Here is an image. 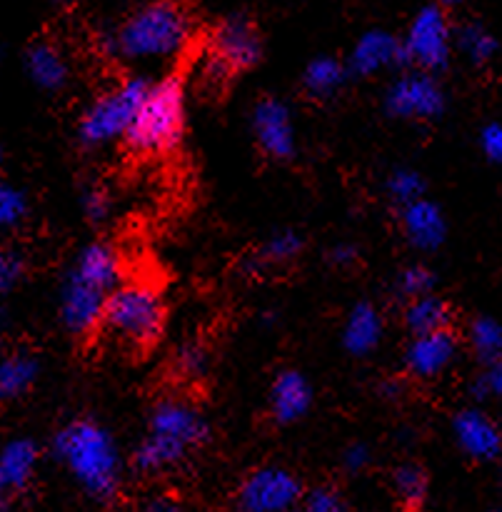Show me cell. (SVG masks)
Returning <instances> with one entry per match:
<instances>
[{
    "instance_id": "22",
    "label": "cell",
    "mask_w": 502,
    "mask_h": 512,
    "mask_svg": "<svg viewBox=\"0 0 502 512\" xmlns=\"http://www.w3.org/2000/svg\"><path fill=\"white\" fill-rule=\"evenodd\" d=\"M450 320H453V310L438 295H425L405 308V328L413 333V338L445 333L450 330Z\"/></svg>"
},
{
    "instance_id": "26",
    "label": "cell",
    "mask_w": 502,
    "mask_h": 512,
    "mask_svg": "<svg viewBox=\"0 0 502 512\" xmlns=\"http://www.w3.org/2000/svg\"><path fill=\"white\" fill-rule=\"evenodd\" d=\"M303 250V238L295 230H278L265 240L263 248L255 255V263L250 268H260V265H275V263H288L295 260Z\"/></svg>"
},
{
    "instance_id": "11",
    "label": "cell",
    "mask_w": 502,
    "mask_h": 512,
    "mask_svg": "<svg viewBox=\"0 0 502 512\" xmlns=\"http://www.w3.org/2000/svg\"><path fill=\"white\" fill-rule=\"evenodd\" d=\"M253 130L260 150L273 160L295 158V128L290 108L278 98H263L253 110Z\"/></svg>"
},
{
    "instance_id": "12",
    "label": "cell",
    "mask_w": 502,
    "mask_h": 512,
    "mask_svg": "<svg viewBox=\"0 0 502 512\" xmlns=\"http://www.w3.org/2000/svg\"><path fill=\"white\" fill-rule=\"evenodd\" d=\"M108 295L90 288L83 280L68 273L63 290H60V320L70 335H90L95 328L103 325V313Z\"/></svg>"
},
{
    "instance_id": "29",
    "label": "cell",
    "mask_w": 502,
    "mask_h": 512,
    "mask_svg": "<svg viewBox=\"0 0 502 512\" xmlns=\"http://www.w3.org/2000/svg\"><path fill=\"white\" fill-rule=\"evenodd\" d=\"M388 195L393 203H398L400 208H408V205L418 203L423 200L425 193V183H423V175L413 168H398L388 175Z\"/></svg>"
},
{
    "instance_id": "5",
    "label": "cell",
    "mask_w": 502,
    "mask_h": 512,
    "mask_svg": "<svg viewBox=\"0 0 502 512\" xmlns=\"http://www.w3.org/2000/svg\"><path fill=\"white\" fill-rule=\"evenodd\" d=\"M150 83L145 78H128L110 93L100 95L83 113L78 123V138L85 148H100L110 140L125 138L148 95Z\"/></svg>"
},
{
    "instance_id": "44",
    "label": "cell",
    "mask_w": 502,
    "mask_h": 512,
    "mask_svg": "<svg viewBox=\"0 0 502 512\" xmlns=\"http://www.w3.org/2000/svg\"><path fill=\"white\" fill-rule=\"evenodd\" d=\"M490 512H502V510H490Z\"/></svg>"
},
{
    "instance_id": "38",
    "label": "cell",
    "mask_w": 502,
    "mask_h": 512,
    "mask_svg": "<svg viewBox=\"0 0 502 512\" xmlns=\"http://www.w3.org/2000/svg\"><path fill=\"white\" fill-rule=\"evenodd\" d=\"M480 145H483V153L488 155L493 163H502V125L490 123L488 128L480 133Z\"/></svg>"
},
{
    "instance_id": "43",
    "label": "cell",
    "mask_w": 502,
    "mask_h": 512,
    "mask_svg": "<svg viewBox=\"0 0 502 512\" xmlns=\"http://www.w3.org/2000/svg\"><path fill=\"white\" fill-rule=\"evenodd\" d=\"M0 512H8V505H5L3 498H0Z\"/></svg>"
},
{
    "instance_id": "20",
    "label": "cell",
    "mask_w": 502,
    "mask_h": 512,
    "mask_svg": "<svg viewBox=\"0 0 502 512\" xmlns=\"http://www.w3.org/2000/svg\"><path fill=\"white\" fill-rule=\"evenodd\" d=\"M23 65L28 78L43 90H60L68 83V63L63 53L48 40H38L23 55Z\"/></svg>"
},
{
    "instance_id": "45",
    "label": "cell",
    "mask_w": 502,
    "mask_h": 512,
    "mask_svg": "<svg viewBox=\"0 0 502 512\" xmlns=\"http://www.w3.org/2000/svg\"><path fill=\"white\" fill-rule=\"evenodd\" d=\"M0 158H3V153H0Z\"/></svg>"
},
{
    "instance_id": "34",
    "label": "cell",
    "mask_w": 502,
    "mask_h": 512,
    "mask_svg": "<svg viewBox=\"0 0 502 512\" xmlns=\"http://www.w3.org/2000/svg\"><path fill=\"white\" fill-rule=\"evenodd\" d=\"M25 275V258L18 250H0V295L10 293Z\"/></svg>"
},
{
    "instance_id": "16",
    "label": "cell",
    "mask_w": 502,
    "mask_h": 512,
    "mask_svg": "<svg viewBox=\"0 0 502 512\" xmlns=\"http://www.w3.org/2000/svg\"><path fill=\"white\" fill-rule=\"evenodd\" d=\"M70 275L90 288L110 295L120 283V258L108 243H90L75 258Z\"/></svg>"
},
{
    "instance_id": "7",
    "label": "cell",
    "mask_w": 502,
    "mask_h": 512,
    "mask_svg": "<svg viewBox=\"0 0 502 512\" xmlns=\"http://www.w3.org/2000/svg\"><path fill=\"white\" fill-rule=\"evenodd\" d=\"M450 40H453V30H450V18L443 5H425L410 20L403 45L410 65L433 75L448 65Z\"/></svg>"
},
{
    "instance_id": "6",
    "label": "cell",
    "mask_w": 502,
    "mask_h": 512,
    "mask_svg": "<svg viewBox=\"0 0 502 512\" xmlns=\"http://www.w3.org/2000/svg\"><path fill=\"white\" fill-rule=\"evenodd\" d=\"M305 498L298 475L280 465L253 470L235 490V512H293Z\"/></svg>"
},
{
    "instance_id": "33",
    "label": "cell",
    "mask_w": 502,
    "mask_h": 512,
    "mask_svg": "<svg viewBox=\"0 0 502 512\" xmlns=\"http://www.w3.org/2000/svg\"><path fill=\"white\" fill-rule=\"evenodd\" d=\"M300 512H348V510H345L343 495H340L338 490L330 488V485H320V488H313L310 493H305Z\"/></svg>"
},
{
    "instance_id": "39",
    "label": "cell",
    "mask_w": 502,
    "mask_h": 512,
    "mask_svg": "<svg viewBox=\"0 0 502 512\" xmlns=\"http://www.w3.org/2000/svg\"><path fill=\"white\" fill-rule=\"evenodd\" d=\"M358 260V248L350 243H338L333 250H330V263L340 265V268H348Z\"/></svg>"
},
{
    "instance_id": "41",
    "label": "cell",
    "mask_w": 502,
    "mask_h": 512,
    "mask_svg": "<svg viewBox=\"0 0 502 512\" xmlns=\"http://www.w3.org/2000/svg\"><path fill=\"white\" fill-rule=\"evenodd\" d=\"M400 393H403V385H400L398 380H385V383L380 385V395H383V398L395 400Z\"/></svg>"
},
{
    "instance_id": "9",
    "label": "cell",
    "mask_w": 502,
    "mask_h": 512,
    "mask_svg": "<svg viewBox=\"0 0 502 512\" xmlns=\"http://www.w3.org/2000/svg\"><path fill=\"white\" fill-rule=\"evenodd\" d=\"M148 435L168 440L170 445H175V448L188 455L190 450L208 443L210 425L193 405L165 400V403L155 405L153 413H150Z\"/></svg>"
},
{
    "instance_id": "3",
    "label": "cell",
    "mask_w": 502,
    "mask_h": 512,
    "mask_svg": "<svg viewBox=\"0 0 502 512\" xmlns=\"http://www.w3.org/2000/svg\"><path fill=\"white\" fill-rule=\"evenodd\" d=\"M185 128V85L180 75L150 83L148 95L125 135V145L138 155H160L173 150Z\"/></svg>"
},
{
    "instance_id": "1",
    "label": "cell",
    "mask_w": 502,
    "mask_h": 512,
    "mask_svg": "<svg viewBox=\"0 0 502 512\" xmlns=\"http://www.w3.org/2000/svg\"><path fill=\"white\" fill-rule=\"evenodd\" d=\"M53 453L95 503H110L120 488V453L113 435L93 420H73L53 438Z\"/></svg>"
},
{
    "instance_id": "46",
    "label": "cell",
    "mask_w": 502,
    "mask_h": 512,
    "mask_svg": "<svg viewBox=\"0 0 502 512\" xmlns=\"http://www.w3.org/2000/svg\"><path fill=\"white\" fill-rule=\"evenodd\" d=\"M293 512H300V510H293Z\"/></svg>"
},
{
    "instance_id": "15",
    "label": "cell",
    "mask_w": 502,
    "mask_h": 512,
    "mask_svg": "<svg viewBox=\"0 0 502 512\" xmlns=\"http://www.w3.org/2000/svg\"><path fill=\"white\" fill-rule=\"evenodd\" d=\"M458 353V338L450 330L410 340L405 350V365L415 378H438L450 368Z\"/></svg>"
},
{
    "instance_id": "4",
    "label": "cell",
    "mask_w": 502,
    "mask_h": 512,
    "mask_svg": "<svg viewBox=\"0 0 502 512\" xmlns=\"http://www.w3.org/2000/svg\"><path fill=\"white\" fill-rule=\"evenodd\" d=\"M165 325V305L148 283L118 285L108 295L103 328L133 350H148L158 343Z\"/></svg>"
},
{
    "instance_id": "25",
    "label": "cell",
    "mask_w": 502,
    "mask_h": 512,
    "mask_svg": "<svg viewBox=\"0 0 502 512\" xmlns=\"http://www.w3.org/2000/svg\"><path fill=\"white\" fill-rule=\"evenodd\" d=\"M393 488L405 508L418 510L428 498V473L415 463L400 465L393 473Z\"/></svg>"
},
{
    "instance_id": "30",
    "label": "cell",
    "mask_w": 502,
    "mask_h": 512,
    "mask_svg": "<svg viewBox=\"0 0 502 512\" xmlns=\"http://www.w3.org/2000/svg\"><path fill=\"white\" fill-rule=\"evenodd\" d=\"M28 213V198L20 188L0 183V230L15 228Z\"/></svg>"
},
{
    "instance_id": "2",
    "label": "cell",
    "mask_w": 502,
    "mask_h": 512,
    "mask_svg": "<svg viewBox=\"0 0 502 512\" xmlns=\"http://www.w3.org/2000/svg\"><path fill=\"white\" fill-rule=\"evenodd\" d=\"M195 20L188 8L175 3H150L125 18L115 33L103 38L108 53L123 58H170L188 45Z\"/></svg>"
},
{
    "instance_id": "31",
    "label": "cell",
    "mask_w": 502,
    "mask_h": 512,
    "mask_svg": "<svg viewBox=\"0 0 502 512\" xmlns=\"http://www.w3.org/2000/svg\"><path fill=\"white\" fill-rule=\"evenodd\" d=\"M433 285H435V275L430 273L425 265H410V268H405L403 273H400L398 293L403 295L408 303H413V300L425 298V295H433L430 293Z\"/></svg>"
},
{
    "instance_id": "27",
    "label": "cell",
    "mask_w": 502,
    "mask_h": 512,
    "mask_svg": "<svg viewBox=\"0 0 502 512\" xmlns=\"http://www.w3.org/2000/svg\"><path fill=\"white\" fill-rule=\"evenodd\" d=\"M458 48L463 50L465 58L475 65H485L498 53V40L488 33L480 23H465L458 30Z\"/></svg>"
},
{
    "instance_id": "13",
    "label": "cell",
    "mask_w": 502,
    "mask_h": 512,
    "mask_svg": "<svg viewBox=\"0 0 502 512\" xmlns=\"http://www.w3.org/2000/svg\"><path fill=\"white\" fill-rule=\"evenodd\" d=\"M455 443L468 458L493 463L502 455V430L483 410H460L453 420Z\"/></svg>"
},
{
    "instance_id": "42",
    "label": "cell",
    "mask_w": 502,
    "mask_h": 512,
    "mask_svg": "<svg viewBox=\"0 0 502 512\" xmlns=\"http://www.w3.org/2000/svg\"><path fill=\"white\" fill-rule=\"evenodd\" d=\"M3 328H5V313L3 308H0V335H3Z\"/></svg>"
},
{
    "instance_id": "21",
    "label": "cell",
    "mask_w": 502,
    "mask_h": 512,
    "mask_svg": "<svg viewBox=\"0 0 502 512\" xmlns=\"http://www.w3.org/2000/svg\"><path fill=\"white\" fill-rule=\"evenodd\" d=\"M383 340V318L370 303H358L348 313L343 328V345L353 355H368Z\"/></svg>"
},
{
    "instance_id": "35",
    "label": "cell",
    "mask_w": 502,
    "mask_h": 512,
    "mask_svg": "<svg viewBox=\"0 0 502 512\" xmlns=\"http://www.w3.org/2000/svg\"><path fill=\"white\" fill-rule=\"evenodd\" d=\"M80 205H83V213L90 223H103L110 213V195L98 185H90L80 195Z\"/></svg>"
},
{
    "instance_id": "18",
    "label": "cell",
    "mask_w": 502,
    "mask_h": 512,
    "mask_svg": "<svg viewBox=\"0 0 502 512\" xmlns=\"http://www.w3.org/2000/svg\"><path fill=\"white\" fill-rule=\"evenodd\" d=\"M403 230L408 235L410 245L418 250H438L448 235V223L433 200H418V203L403 208Z\"/></svg>"
},
{
    "instance_id": "36",
    "label": "cell",
    "mask_w": 502,
    "mask_h": 512,
    "mask_svg": "<svg viewBox=\"0 0 502 512\" xmlns=\"http://www.w3.org/2000/svg\"><path fill=\"white\" fill-rule=\"evenodd\" d=\"M470 393H473L478 400L502 398V358L498 363L488 365V370H485V373L473 383Z\"/></svg>"
},
{
    "instance_id": "40",
    "label": "cell",
    "mask_w": 502,
    "mask_h": 512,
    "mask_svg": "<svg viewBox=\"0 0 502 512\" xmlns=\"http://www.w3.org/2000/svg\"><path fill=\"white\" fill-rule=\"evenodd\" d=\"M140 512H188L183 503H178L175 498H168V495H158V498L148 500Z\"/></svg>"
},
{
    "instance_id": "24",
    "label": "cell",
    "mask_w": 502,
    "mask_h": 512,
    "mask_svg": "<svg viewBox=\"0 0 502 512\" xmlns=\"http://www.w3.org/2000/svg\"><path fill=\"white\" fill-rule=\"evenodd\" d=\"M345 80H348V68L338 58L323 55V58L310 60V65L305 68L303 88L313 98H330L343 88Z\"/></svg>"
},
{
    "instance_id": "37",
    "label": "cell",
    "mask_w": 502,
    "mask_h": 512,
    "mask_svg": "<svg viewBox=\"0 0 502 512\" xmlns=\"http://www.w3.org/2000/svg\"><path fill=\"white\" fill-rule=\"evenodd\" d=\"M370 460H373V455H370L368 445H365V443L348 445V448H345V453H343L345 473H350V475L363 473V470L370 465Z\"/></svg>"
},
{
    "instance_id": "32",
    "label": "cell",
    "mask_w": 502,
    "mask_h": 512,
    "mask_svg": "<svg viewBox=\"0 0 502 512\" xmlns=\"http://www.w3.org/2000/svg\"><path fill=\"white\" fill-rule=\"evenodd\" d=\"M175 368H178V373L188 380L203 378L210 368L208 350L200 343L180 345L178 353H175Z\"/></svg>"
},
{
    "instance_id": "17",
    "label": "cell",
    "mask_w": 502,
    "mask_h": 512,
    "mask_svg": "<svg viewBox=\"0 0 502 512\" xmlns=\"http://www.w3.org/2000/svg\"><path fill=\"white\" fill-rule=\"evenodd\" d=\"M313 405V388L298 370H283L270 388V413L275 423L290 425L303 418Z\"/></svg>"
},
{
    "instance_id": "28",
    "label": "cell",
    "mask_w": 502,
    "mask_h": 512,
    "mask_svg": "<svg viewBox=\"0 0 502 512\" xmlns=\"http://www.w3.org/2000/svg\"><path fill=\"white\" fill-rule=\"evenodd\" d=\"M470 343L480 360L488 365L502 358V323L493 318H478L470 325Z\"/></svg>"
},
{
    "instance_id": "23",
    "label": "cell",
    "mask_w": 502,
    "mask_h": 512,
    "mask_svg": "<svg viewBox=\"0 0 502 512\" xmlns=\"http://www.w3.org/2000/svg\"><path fill=\"white\" fill-rule=\"evenodd\" d=\"M38 358L25 350L0 358V400H18L38 380Z\"/></svg>"
},
{
    "instance_id": "8",
    "label": "cell",
    "mask_w": 502,
    "mask_h": 512,
    "mask_svg": "<svg viewBox=\"0 0 502 512\" xmlns=\"http://www.w3.org/2000/svg\"><path fill=\"white\" fill-rule=\"evenodd\" d=\"M445 110V93L435 75L413 70L385 93V113L403 120H435Z\"/></svg>"
},
{
    "instance_id": "19",
    "label": "cell",
    "mask_w": 502,
    "mask_h": 512,
    "mask_svg": "<svg viewBox=\"0 0 502 512\" xmlns=\"http://www.w3.org/2000/svg\"><path fill=\"white\" fill-rule=\"evenodd\" d=\"M38 465V448L33 440L18 438L0 448V495L18 493L30 483Z\"/></svg>"
},
{
    "instance_id": "14",
    "label": "cell",
    "mask_w": 502,
    "mask_h": 512,
    "mask_svg": "<svg viewBox=\"0 0 502 512\" xmlns=\"http://www.w3.org/2000/svg\"><path fill=\"white\" fill-rule=\"evenodd\" d=\"M390 65H410V58L405 53L403 40L385 33V30H370V33H365L355 43L348 60V68L355 75H373L390 68Z\"/></svg>"
},
{
    "instance_id": "10",
    "label": "cell",
    "mask_w": 502,
    "mask_h": 512,
    "mask_svg": "<svg viewBox=\"0 0 502 512\" xmlns=\"http://www.w3.org/2000/svg\"><path fill=\"white\" fill-rule=\"evenodd\" d=\"M213 55L223 60L233 73L248 70L263 58V38L248 15H228L215 28Z\"/></svg>"
}]
</instances>
